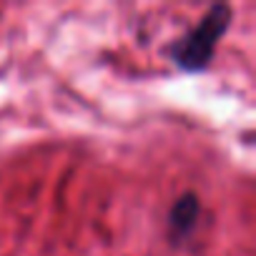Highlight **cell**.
<instances>
[{
  "label": "cell",
  "instance_id": "cell-2",
  "mask_svg": "<svg viewBox=\"0 0 256 256\" xmlns=\"http://www.w3.org/2000/svg\"><path fill=\"white\" fill-rule=\"evenodd\" d=\"M198 216H201V201H198V196L194 191L181 194L174 201V206L168 208V238L174 244L186 241L196 231Z\"/></svg>",
  "mask_w": 256,
  "mask_h": 256
},
{
  "label": "cell",
  "instance_id": "cell-1",
  "mask_svg": "<svg viewBox=\"0 0 256 256\" xmlns=\"http://www.w3.org/2000/svg\"><path fill=\"white\" fill-rule=\"evenodd\" d=\"M231 26V6L218 3L206 10V16L186 30L171 48L168 56L181 70H204L214 60V50Z\"/></svg>",
  "mask_w": 256,
  "mask_h": 256
}]
</instances>
